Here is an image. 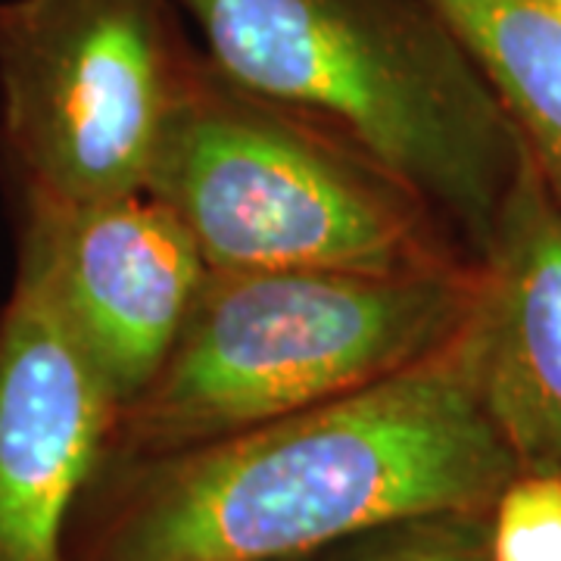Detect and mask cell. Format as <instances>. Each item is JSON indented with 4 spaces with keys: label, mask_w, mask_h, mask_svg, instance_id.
I'll list each match as a JSON object with an SVG mask.
<instances>
[{
    "label": "cell",
    "mask_w": 561,
    "mask_h": 561,
    "mask_svg": "<svg viewBox=\"0 0 561 561\" xmlns=\"http://www.w3.org/2000/svg\"><path fill=\"white\" fill-rule=\"evenodd\" d=\"M206 272L184 225L147 194L20 206L16 278L50 302L116 412L160 371Z\"/></svg>",
    "instance_id": "6"
},
{
    "label": "cell",
    "mask_w": 561,
    "mask_h": 561,
    "mask_svg": "<svg viewBox=\"0 0 561 561\" xmlns=\"http://www.w3.org/2000/svg\"><path fill=\"white\" fill-rule=\"evenodd\" d=\"M175 3L234 84L371 153L486 256L527 150L431 0Z\"/></svg>",
    "instance_id": "2"
},
{
    "label": "cell",
    "mask_w": 561,
    "mask_h": 561,
    "mask_svg": "<svg viewBox=\"0 0 561 561\" xmlns=\"http://www.w3.org/2000/svg\"><path fill=\"white\" fill-rule=\"evenodd\" d=\"M116 400L25 280L0 309V561H66L84 483Z\"/></svg>",
    "instance_id": "7"
},
{
    "label": "cell",
    "mask_w": 561,
    "mask_h": 561,
    "mask_svg": "<svg viewBox=\"0 0 561 561\" xmlns=\"http://www.w3.org/2000/svg\"><path fill=\"white\" fill-rule=\"evenodd\" d=\"M512 116L561 206V13L542 0H431Z\"/></svg>",
    "instance_id": "9"
},
{
    "label": "cell",
    "mask_w": 561,
    "mask_h": 561,
    "mask_svg": "<svg viewBox=\"0 0 561 561\" xmlns=\"http://www.w3.org/2000/svg\"><path fill=\"white\" fill-rule=\"evenodd\" d=\"M471 334L483 405L518 468L561 474V206L530 157L481 260Z\"/></svg>",
    "instance_id": "8"
},
{
    "label": "cell",
    "mask_w": 561,
    "mask_h": 561,
    "mask_svg": "<svg viewBox=\"0 0 561 561\" xmlns=\"http://www.w3.org/2000/svg\"><path fill=\"white\" fill-rule=\"evenodd\" d=\"M518 471L483 405L468 319L434 356L359 393L184 449H103L66 561L321 556L419 515H490Z\"/></svg>",
    "instance_id": "1"
},
{
    "label": "cell",
    "mask_w": 561,
    "mask_h": 561,
    "mask_svg": "<svg viewBox=\"0 0 561 561\" xmlns=\"http://www.w3.org/2000/svg\"><path fill=\"white\" fill-rule=\"evenodd\" d=\"M324 561H493L490 515H419L365 530L324 552Z\"/></svg>",
    "instance_id": "10"
},
{
    "label": "cell",
    "mask_w": 561,
    "mask_h": 561,
    "mask_svg": "<svg viewBox=\"0 0 561 561\" xmlns=\"http://www.w3.org/2000/svg\"><path fill=\"white\" fill-rule=\"evenodd\" d=\"M490 559L561 561V474L518 471L490 512Z\"/></svg>",
    "instance_id": "11"
},
{
    "label": "cell",
    "mask_w": 561,
    "mask_h": 561,
    "mask_svg": "<svg viewBox=\"0 0 561 561\" xmlns=\"http://www.w3.org/2000/svg\"><path fill=\"white\" fill-rule=\"evenodd\" d=\"M206 268L437 272L468 256L434 206L319 122L243 91L206 54L144 187Z\"/></svg>",
    "instance_id": "4"
},
{
    "label": "cell",
    "mask_w": 561,
    "mask_h": 561,
    "mask_svg": "<svg viewBox=\"0 0 561 561\" xmlns=\"http://www.w3.org/2000/svg\"><path fill=\"white\" fill-rule=\"evenodd\" d=\"M284 561H324V552H321V556H302V559H284Z\"/></svg>",
    "instance_id": "12"
},
{
    "label": "cell",
    "mask_w": 561,
    "mask_h": 561,
    "mask_svg": "<svg viewBox=\"0 0 561 561\" xmlns=\"http://www.w3.org/2000/svg\"><path fill=\"white\" fill-rule=\"evenodd\" d=\"M542 3H546V7H552L556 13H561V0H542Z\"/></svg>",
    "instance_id": "13"
},
{
    "label": "cell",
    "mask_w": 561,
    "mask_h": 561,
    "mask_svg": "<svg viewBox=\"0 0 561 561\" xmlns=\"http://www.w3.org/2000/svg\"><path fill=\"white\" fill-rule=\"evenodd\" d=\"M481 262L368 275L209 268L153 381L106 453H169L359 393L434 356L468 324Z\"/></svg>",
    "instance_id": "3"
},
{
    "label": "cell",
    "mask_w": 561,
    "mask_h": 561,
    "mask_svg": "<svg viewBox=\"0 0 561 561\" xmlns=\"http://www.w3.org/2000/svg\"><path fill=\"white\" fill-rule=\"evenodd\" d=\"M201 57L175 0H3L0 157L20 206L144 194Z\"/></svg>",
    "instance_id": "5"
}]
</instances>
